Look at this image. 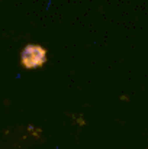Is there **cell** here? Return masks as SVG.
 <instances>
[{"label":"cell","instance_id":"1","mask_svg":"<svg viewBox=\"0 0 148 149\" xmlns=\"http://www.w3.org/2000/svg\"><path fill=\"white\" fill-rule=\"evenodd\" d=\"M47 61V51L39 45H28L22 52V65L26 68L41 67Z\"/></svg>","mask_w":148,"mask_h":149}]
</instances>
